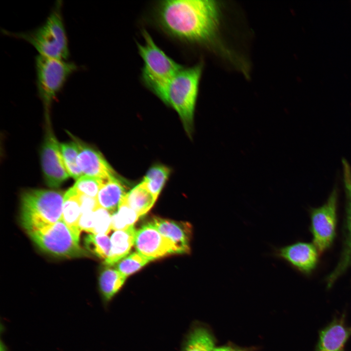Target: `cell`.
Returning <instances> with one entry per match:
<instances>
[{
  "mask_svg": "<svg viewBox=\"0 0 351 351\" xmlns=\"http://www.w3.org/2000/svg\"><path fill=\"white\" fill-rule=\"evenodd\" d=\"M153 11L154 20L160 29L184 42L210 40L218 24L219 8L214 0H160Z\"/></svg>",
  "mask_w": 351,
  "mask_h": 351,
  "instance_id": "6da1fadb",
  "label": "cell"
},
{
  "mask_svg": "<svg viewBox=\"0 0 351 351\" xmlns=\"http://www.w3.org/2000/svg\"><path fill=\"white\" fill-rule=\"evenodd\" d=\"M62 1H57L44 22L26 32H14L5 29L3 34L21 39L32 45L39 55L68 60L69 49L62 14Z\"/></svg>",
  "mask_w": 351,
  "mask_h": 351,
  "instance_id": "7a4b0ae2",
  "label": "cell"
},
{
  "mask_svg": "<svg viewBox=\"0 0 351 351\" xmlns=\"http://www.w3.org/2000/svg\"><path fill=\"white\" fill-rule=\"evenodd\" d=\"M64 194L40 189L24 190L20 195V222L27 234L62 220Z\"/></svg>",
  "mask_w": 351,
  "mask_h": 351,
  "instance_id": "3957f363",
  "label": "cell"
},
{
  "mask_svg": "<svg viewBox=\"0 0 351 351\" xmlns=\"http://www.w3.org/2000/svg\"><path fill=\"white\" fill-rule=\"evenodd\" d=\"M141 33L144 43H136L143 61L141 79L145 86L164 103L171 80L184 66L167 56L146 29H143Z\"/></svg>",
  "mask_w": 351,
  "mask_h": 351,
  "instance_id": "277c9868",
  "label": "cell"
},
{
  "mask_svg": "<svg viewBox=\"0 0 351 351\" xmlns=\"http://www.w3.org/2000/svg\"><path fill=\"white\" fill-rule=\"evenodd\" d=\"M203 64L183 67L171 80L164 103L178 114L185 130L191 137L194 131V115Z\"/></svg>",
  "mask_w": 351,
  "mask_h": 351,
  "instance_id": "5b68a950",
  "label": "cell"
},
{
  "mask_svg": "<svg viewBox=\"0 0 351 351\" xmlns=\"http://www.w3.org/2000/svg\"><path fill=\"white\" fill-rule=\"evenodd\" d=\"M35 68L38 95L45 113H50L53 100L78 67L74 62L38 55L35 58Z\"/></svg>",
  "mask_w": 351,
  "mask_h": 351,
  "instance_id": "8992f818",
  "label": "cell"
},
{
  "mask_svg": "<svg viewBox=\"0 0 351 351\" xmlns=\"http://www.w3.org/2000/svg\"><path fill=\"white\" fill-rule=\"evenodd\" d=\"M42 251L52 255L65 258L89 256L61 220L40 231L28 234Z\"/></svg>",
  "mask_w": 351,
  "mask_h": 351,
  "instance_id": "52a82bcc",
  "label": "cell"
},
{
  "mask_svg": "<svg viewBox=\"0 0 351 351\" xmlns=\"http://www.w3.org/2000/svg\"><path fill=\"white\" fill-rule=\"evenodd\" d=\"M49 115H45L46 132L40 158L46 184L54 188L60 186L69 177L59 144L50 126Z\"/></svg>",
  "mask_w": 351,
  "mask_h": 351,
  "instance_id": "ba28073f",
  "label": "cell"
},
{
  "mask_svg": "<svg viewBox=\"0 0 351 351\" xmlns=\"http://www.w3.org/2000/svg\"><path fill=\"white\" fill-rule=\"evenodd\" d=\"M337 193L334 189L327 201L322 206L312 209L311 212V230L313 244L319 253L331 245L335 234Z\"/></svg>",
  "mask_w": 351,
  "mask_h": 351,
  "instance_id": "9c48e42d",
  "label": "cell"
},
{
  "mask_svg": "<svg viewBox=\"0 0 351 351\" xmlns=\"http://www.w3.org/2000/svg\"><path fill=\"white\" fill-rule=\"evenodd\" d=\"M134 246L137 252L150 261L178 254L174 243L159 233L150 222L136 230Z\"/></svg>",
  "mask_w": 351,
  "mask_h": 351,
  "instance_id": "30bf717a",
  "label": "cell"
},
{
  "mask_svg": "<svg viewBox=\"0 0 351 351\" xmlns=\"http://www.w3.org/2000/svg\"><path fill=\"white\" fill-rule=\"evenodd\" d=\"M72 136L78 146L77 163L83 175L96 177L104 182L118 176L100 152L74 136Z\"/></svg>",
  "mask_w": 351,
  "mask_h": 351,
  "instance_id": "8fae6325",
  "label": "cell"
},
{
  "mask_svg": "<svg viewBox=\"0 0 351 351\" xmlns=\"http://www.w3.org/2000/svg\"><path fill=\"white\" fill-rule=\"evenodd\" d=\"M318 253L313 244L297 242L275 249L274 254L301 273L308 274L317 264Z\"/></svg>",
  "mask_w": 351,
  "mask_h": 351,
  "instance_id": "7c38bea8",
  "label": "cell"
},
{
  "mask_svg": "<svg viewBox=\"0 0 351 351\" xmlns=\"http://www.w3.org/2000/svg\"><path fill=\"white\" fill-rule=\"evenodd\" d=\"M351 337V326L346 324V315L343 313L320 331L315 351H344Z\"/></svg>",
  "mask_w": 351,
  "mask_h": 351,
  "instance_id": "4fadbf2b",
  "label": "cell"
},
{
  "mask_svg": "<svg viewBox=\"0 0 351 351\" xmlns=\"http://www.w3.org/2000/svg\"><path fill=\"white\" fill-rule=\"evenodd\" d=\"M343 178L347 200V227L348 234L343 252L335 269L327 279L328 288H331L336 280L351 266V168L348 161L342 159Z\"/></svg>",
  "mask_w": 351,
  "mask_h": 351,
  "instance_id": "5bb4252c",
  "label": "cell"
},
{
  "mask_svg": "<svg viewBox=\"0 0 351 351\" xmlns=\"http://www.w3.org/2000/svg\"><path fill=\"white\" fill-rule=\"evenodd\" d=\"M163 235L171 240L177 248L178 254H189L192 226L188 222H176L154 217L150 222Z\"/></svg>",
  "mask_w": 351,
  "mask_h": 351,
  "instance_id": "9a60e30c",
  "label": "cell"
},
{
  "mask_svg": "<svg viewBox=\"0 0 351 351\" xmlns=\"http://www.w3.org/2000/svg\"><path fill=\"white\" fill-rule=\"evenodd\" d=\"M126 194L120 178L115 177L103 183L97 199L99 207L106 209L112 214L117 210Z\"/></svg>",
  "mask_w": 351,
  "mask_h": 351,
  "instance_id": "2e32d148",
  "label": "cell"
},
{
  "mask_svg": "<svg viewBox=\"0 0 351 351\" xmlns=\"http://www.w3.org/2000/svg\"><path fill=\"white\" fill-rule=\"evenodd\" d=\"M136 232L134 226H132L126 229L115 231L112 234L110 237V254L104 260V264L114 265L128 255L134 245Z\"/></svg>",
  "mask_w": 351,
  "mask_h": 351,
  "instance_id": "e0dca14e",
  "label": "cell"
},
{
  "mask_svg": "<svg viewBox=\"0 0 351 351\" xmlns=\"http://www.w3.org/2000/svg\"><path fill=\"white\" fill-rule=\"evenodd\" d=\"M81 214L79 194L72 187L64 194L62 208V220L76 240L79 242L81 229L79 221Z\"/></svg>",
  "mask_w": 351,
  "mask_h": 351,
  "instance_id": "ac0fdd59",
  "label": "cell"
},
{
  "mask_svg": "<svg viewBox=\"0 0 351 351\" xmlns=\"http://www.w3.org/2000/svg\"><path fill=\"white\" fill-rule=\"evenodd\" d=\"M123 201L140 216L151 209L156 199L142 181L127 193Z\"/></svg>",
  "mask_w": 351,
  "mask_h": 351,
  "instance_id": "d6986e66",
  "label": "cell"
},
{
  "mask_svg": "<svg viewBox=\"0 0 351 351\" xmlns=\"http://www.w3.org/2000/svg\"><path fill=\"white\" fill-rule=\"evenodd\" d=\"M127 277L115 269L107 268L99 277V288L103 301L109 302L123 285Z\"/></svg>",
  "mask_w": 351,
  "mask_h": 351,
  "instance_id": "ffe728a7",
  "label": "cell"
},
{
  "mask_svg": "<svg viewBox=\"0 0 351 351\" xmlns=\"http://www.w3.org/2000/svg\"><path fill=\"white\" fill-rule=\"evenodd\" d=\"M170 174V170L162 164L150 167L142 180L149 191L156 200Z\"/></svg>",
  "mask_w": 351,
  "mask_h": 351,
  "instance_id": "44dd1931",
  "label": "cell"
},
{
  "mask_svg": "<svg viewBox=\"0 0 351 351\" xmlns=\"http://www.w3.org/2000/svg\"><path fill=\"white\" fill-rule=\"evenodd\" d=\"M214 339L206 328L197 327L190 333L183 351H213Z\"/></svg>",
  "mask_w": 351,
  "mask_h": 351,
  "instance_id": "7402d4cb",
  "label": "cell"
},
{
  "mask_svg": "<svg viewBox=\"0 0 351 351\" xmlns=\"http://www.w3.org/2000/svg\"><path fill=\"white\" fill-rule=\"evenodd\" d=\"M63 160L69 176L77 180L83 175L79 169L77 159L79 148L77 143L73 141L59 144Z\"/></svg>",
  "mask_w": 351,
  "mask_h": 351,
  "instance_id": "603a6c76",
  "label": "cell"
},
{
  "mask_svg": "<svg viewBox=\"0 0 351 351\" xmlns=\"http://www.w3.org/2000/svg\"><path fill=\"white\" fill-rule=\"evenodd\" d=\"M84 244L90 253L104 260L110 254L111 242L107 234H89L84 238Z\"/></svg>",
  "mask_w": 351,
  "mask_h": 351,
  "instance_id": "cb8c5ba5",
  "label": "cell"
},
{
  "mask_svg": "<svg viewBox=\"0 0 351 351\" xmlns=\"http://www.w3.org/2000/svg\"><path fill=\"white\" fill-rule=\"evenodd\" d=\"M139 216L122 200L117 210L112 215V229H126L132 226Z\"/></svg>",
  "mask_w": 351,
  "mask_h": 351,
  "instance_id": "d4e9b609",
  "label": "cell"
},
{
  "mask_svg": "<svg viewBox=\"0 0 351 351\" xmlns=\"http://www.w3.org/2000/svg\"><path fill=\"white\" fill-rule=\"evenodd\" d=\"M150 261L137 252H134L120 260L117 263L116 269L127 277L136 272Z\"/></svg>",
  "mask_w": 351,
  "mask_h": 351,
  "instance_id": "484cf974",
  "label": "cell"
},
{
  "mask_svg": "<svg viewBox=\"0 0 351 351\" xmlns=\"http://www.w3.org/2000/svg\"><path fill=\"white\" fill-rule=\"evenodd\" d=\"M104 182L99 178L83 175L76 180L73 187L80 194L97 198Z\"/></svg>",
  "mask_w": 351,
  "mask_h": 351,
  "instance_id": "4316f807",
  "label": "cell"
},
{
  "mask_svg": "<svg viewBox=\"0 0 351 351\" xmlns=\"http://www.w3.org/2000/svg\"><path fill=\"white\" fill-rule=\"evenodd\" d=\"M112 214L99 207L94 212L92 234H107L112 229Z\"/></svg>",
  "mask_w": 351,
  "mask_h": 351,
  "instance_id": "83f0119b",
  "label": "cell"
},
{
  "mask_svg": "<svg viewBox=\"0 0 351 351\" xmlns=\"http://www.w3.org/2000/svg\"><path fill=\"white\" fill-rule=\"evenodd\" d=\"M79 201L81 214L87 212H93L99 207L97 198L79 194Z\"/></svg>",
  "mask_w": 351,
  "mask_h": 351,
  "instance_id": "f1b7e54d",
  "label": "cell"
},
{
  "mask_svg": "<svg viewBox=\"0 0 351 351\" xmlns=\"http://www.w3.org/2000/svg\"><path fill=\"white\" fill-rule=\"evenodd\" d=\"M94 212L82 213L79 221L81 230L92 234L93 230Z\"/></svg>",
  "mask_w": 351,
  "mask_h": 351,
  "instance_id": "f546056e",
  "label": "cell"
},
{
  "mask_svg": "<svg viewBox=\"0 0 351 351\" xmlns=\"http://www.w3.org/2000/svg\"><path fill=\"white\" fill-rule=\"evenodd\" d=\"M213 351H250V349L227 345L214 348Z\"/></svg>",
  "mask_w": 351,
  "mask_h": 351,
  "instance_id": "4dcf8cb0",
  "label": "cell"
}]
</instances>
